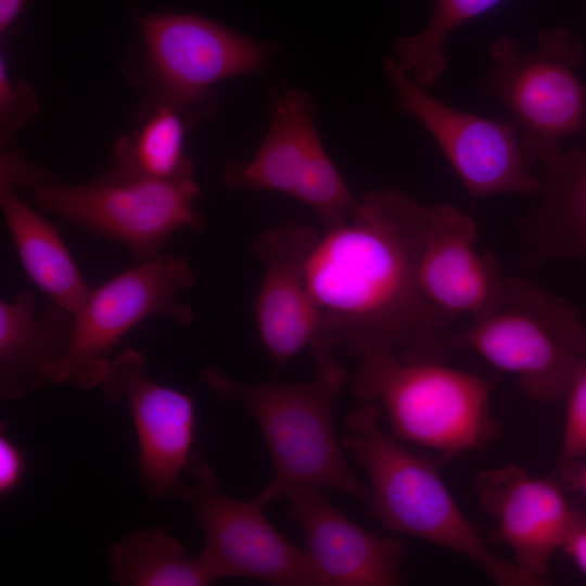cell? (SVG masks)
<instances>
[{
	"label": "cell",
	"instance_id": "cell-7",
	"mask_svg": "<svg viewBox=\"0 0 586 586\" xmlns=\"http://www.w3.org/2000/svg\"><path fill=\"white\" fill-rule=\"evenodd\" d=\"M194 283L188 259L160 255L91 288L74 315L67 352L47 370V382L82 391L102 385L115 347L135 326L152 316L192 324V309L179 294Z\"/></svg>",
	"mask_w": 586,
	"mask_h": 586
},
{
	"label": "cell",
	"instance_id": "cell-24",
	"mask_svg": "<svg viewBox=\"0 0 586 586\" xmlns=\"http://www.w3.org/2000/svg\"><path fill=\"white\" fill-rule=\"evenodd\" d=\"M566 399V416L559 464L586 456V353L573 377Z\"/></svg>",
	"mask_w": 586,
	"mask_h": 586
},
{
	"label": "cell",
	"instance_id": "cell-3",
	"mask_svg": "<svg viewBox=\"0 0 586 586\" xmlns=\"http://www.w3.org/2000/svg\"><path fill=\"white\" fill-rule=\"evenodd\" d=\"M381 412L373 402L352 411L346 418L348 434L342 443L368 474V502L378 522L388 531L466 557L497 585H540L487 547L458 507L435 463L386 434L380 425Z\"/></svg>",
	"mask_w": 586,
	"mask_h": 586
},
{
	"label": "cell",
	"instance_id": "cell-13",
	"mask_svg": "<svg viewBox=\"0 0 586 586\" xmlns=\"http://www.w3.org/2000/svg\"><path fill=\"white\" fill-rule=\"evenodd\" d=\"M142 353L126 348L115 355L104 393L114 402L127 403L139 449V471L149 493L161 498L186 471L194 449L196 411L192 397L149 378Z\"/></svg>",
	"mask_w": 586,
	"mask_h": 586
},
{
	"label": "cell",
	"instance_id": "cell-16",
	"mask_svg": "<svg viewBox=\"0 0 586 586\" xmlns=\"http://www.w3.org/2000/svg\"><path fill=\"white\" fill-rule=\"evenodd\" d=\"M321 234L284 222L263 232L253 252L264 266L254 301L256 327L277 366H285L321 333V319L306 281V264Z\"/></svg>",
	"mask_w": 586,
	"mask_h": 586
},
{
	"label": "cell",
	"instance_id": "cell-12",
	"mask_svg": "<svg viewBox=\"0 0 586 586\" xmlns=\"http://www.w3.org/2000/svg\"><path fill=\"white\" fill-rule=\"evenodd\" d=\"M382 67L399 110L430 132L471 199L542 193L543 181L528 169L509 118L492 119L449 106L428 93L394 58H384Z\"/></svg>",
	"mask_w": 586,
	"mask_h": 586
},
{
	"label": "cell",
	"instance_id": "cell-4",
	"mask_svg": "<svg viewBox=\"0 0 586 586\" xmlns=\"http://www.w3.org/2000/svg\"><path fill=\"white\" fill-rule=\"evenodd\" d=\"M359 360L351 380L353 392L383 409L396 440L448 460L498 436L488 379L443 360H402L387 353Z\"/></svg>",
	"mask_w": 586,
	"mask_h": 586
},
{
	"label": "cell",
	"instance_id": "cell-21",
	"mask_svg": "<svg viewBox=\"0 0 586 586\" xmlns=\"http://www.w3.org/2000/svg\"><path fill=\"white\" fill-rule=\"evenodd\" d=\"M111 576L120 586H205L219 577L201 552L186 558L165 530L130 533L110 550Z\"/></svg>",
	"mask_w": 586,
	"mask_h": 586
},
{
	"label": "cell",
	"instance_id": "cell-1",
	"mask_svg": "<svg viewBox=\"0 0 586 586\" xmlns=\"http://www.w3.org/2000/svg\"><path fill=\"white\" fill-rule=\"evenodd\" d=\"M429 206L403 191H371L344 222L324 229L306 281L335 348L364 357L445 360L453 321L424 298L417 266Z\"/></svg>",
	"mask_w": 586,
	"mask_h": 586
},
{
	"label": "cell",
	"instance_id": "cell-27",
	"mask_svg": "<svg viewBox=\"0 0 586 586\" xmlns=\"http://www.w3.org/2000/svg\"><path fill=\"white\" fill-rule=\"evenodd\" d=\"M25 458L18 446L3 432L0 434V495L10 494L21 482Z\"/></svg>",
	"mask_w": 586,
	"mask_h": 586
},
{
	"label": "cell",
	"instance_id": "cell-18",
	"mask_svg": "<svg viewBox=\"0 0 586 586\" xmlns=\"http://www.w3.org/2000/svg\"><path fill=\"white\" fill-rule=\"evenodd\" d=\"M74 316L58 304L43 310L21 292L0 302V396L25 397L47 382V370L67 352Z\"/></svg>",
	"mask_w": 586,
	"mask_h": 586
},
{
	"label": "cell",
	"instance_id": "cell-10",
	"mask_svg": "<svg viewBox=\"0 0 586 586\" xmlns=\"http://www.w3.org/2000/svg\"><path fill=\"white\" fill-rule=\"evenodd\" d=\"M314 109L309 93L282 84L271 93V125L257 153L229 162L224 180L234 190L283 192L330 229L347 220L358 203L322 145Z\"/></svg>",
	"mask_w": 586,
	"mask_h": 586
},
{
	"label": "cell",
	"instance_id": "cell-26",
	"mask_svg": "<svg viewBox=\"0 0 586 586\" xmlns=\"http://www.w3.org/2000/svg\"><path fill=\"white\" fill-rule=\"evenodd\" d=\"M0 178V182L12 187L14 184H25L29 186L30 189L53 182L50 176L40 167L11 152H4L1 155Z\"/></svg>",
	"mask_w": 586,
	"mask_h": 586
},
{
	"label": "cell",
	"instance_id": "cell-2",
	"mask_svg": "<svg viewBox=\"0 0 586 586\" xmlns=\"http://www.w3.org/2000/svg\"><path fill=\"white\" fill-rule=\"evenodd\" d=\"M315 373L302 383H242L214 365L200 379L220 402L238 403L255 419L273 475L257 498L266 506L300 489L335 488L368 501L369 488L352 472L336 436L334 404L349 373L333 357L334 344H310Z\"/></svg>",
	"mask_w": 586,
	"mask_h": 586
},
{
	"label": "cell",
	"instance_id": "cell-23",
	"mask_svg": "<svg viewBox=\"0 0 586 586\" xmlns=\"http://www.w3.org/2000/svg\"><path fill=\"white\" fill-rule=\"evenodd\" d=\"M500 1L437 0L429 23L421 31L395 40V61L418 85L423 88L432 86L448 65L444 52L447 37Z\"/></svg>",
	"mask_w": 586,
	"mask_h": 586
},
{
	"label": "cell",
	"instance_id": "cell-28",
	"mask_svg": "<svg viewBox=\"0 0 586 586\" xmlns=\"http://www.w3.org/2000/svg\"><path fill=\"white\" fill-rule=\"evenodd\" d=\"M586 575V513L577 510L571 531L561 548Z\"/></svg>",
	"mask_w": 586,
	"mask_h": 586
},
{
	"label": "cell",
	"instance_id": "cell-19",
	"mask_svg": "<svg viewBox=\"0 0 586 586\" xmlns=\"http://www.w3.org/2000/svg\"><path fill=\"white\" fill-rule=\"evenodd\" d=\"M543 201L521 221L523 262L586 259V150L571 149L544 163Z\"/></svg>",
	"mask_w": 586,
	"mask_h": 586
},
{
	"label": "cell",
	"instance_id": "cell-30",
	"mask_svg": "<svg viewBox=\"0 0 586 586\" xmlns=\"http://www.w3.org/2000/svg\"><path fill=\"white\" fill-rule=\"evenodd\" d=\"M25 0H0V34L3 35L15 21Z\"/></svg>",
	"mask_w": 586,
	"mask_h": 586
},
{
	"label": "cell",
	"instance_id": "cell-6",
	"mask_svg": "<svg viewBox=\"0 0 586 586\" xmlns=\"http://www.w3.org/2000/svg\"><path fill=\"white\" fill-rule=\"evenodd\" d=\"M491 68L482 92L508 111L525 161L543 164L558 156L560 141L586 136V90L576 75L584 46L564 28L544 30L530 52L507 36L488 51Z\"/></svg>",
	"mask_w": 586,
	"mask_h": 586
},
{
	"label": "cell",
	"instance_id": "cell-20",
	"mask_svg": "<svg viewBox=\"0 0 586 586\" xmlns=\"http://www.w3.org/2000/svg\"><path fill=\"white\" fill-rule=\"evenodd\" d=\"M0 205L20 260L29 279L52 303L73 316L91 286L86 282L58 228L0 182Z\"/></svg>",
	"mask_w": 586,
	"mask_h": 586
},
{
	"label": "cell",
	"instance_id": "cell-25",
	"mask_svg": "<svg viewBox=\"0 0 586 586\" xmlns=\"http://www.w3.org/2000/svg\"><path fill=\"white\" fill-rule=\"evenodd\" d=\"M35 91L26 84L12 85L3 58L0 61V126L1 140L7 141L38 112Z\"/></svg>",
	"mask_w": 586,
	"mask_h": 586
},
{
	"label": "cell",
	"instance_id": "cell-11",
	"mask_svg": "<svg viewBox=\"0 0 586 586\" xmlns=\"http://www.w3.org/2000/svg\"><path fill=\"white\" fill-rule=\"evenodd\" d=\"M141 25L162 101L188 124L213 114L215 84L262 72L279 49L194 14H152Z\"/></svg>",
	"mask_w": 586,
	"mask_h": 586
},
{
	"label": "cell",
	"instance_id": "cell-9",
	"mask_svg": "<svg viewBox=\"0 0 586 586\" xmlns=\"http://www.w3.org/2000/svg\"><path fill=\"white\" fill-rule=\"evenodd\" d=\"M171 489L196 515L204 534L203 556L217 576H245L279 586H328L306 550L286 539L265 517L257 498L240 500L220 487L214 470L193 450Z\"/></svg>",
	"mask_w": 586,
	"mask_h": 586
},
{
	"label": "cell",
	"instance_id": "cell-5",
	"mask_svg": "<svg viewBox=\"0 0 586 586\" xmlns=\"http://www.w3.org/2000/svg\"><path fill=\"white\" fill-rule=\"evenodd\" d=\"M453 351L480 355L517 378L539 403L565 399L586 353V324L565 298L524 278H507L498 304L449 336Z\"/></svg>",
	"mask_w": 586,
	"mask_h": 586
},
{
	"label": "cell",
	"instance_id": "cell-29",
	"mask_svg": "<svg viewBox=\"0 0 586 586\" xmlns=\"http://www.w3.org/2000/svg\"><path fill=\"white\" fill-rule=\"evenodd\" d=\"M558 471L564 488L586 499V456L558 466Z\"/></svg>",
	"mask_w": 586,
	"mask_h": 586
},
{
	"label": "cell",
	"instance_id": "cell-22",
	"mask_svg": "<svg viewBox=\"0 0 586 586\" xmlns=\"http://www.w3.org/2000/svg\"><path fill=\"white\" fill-rule=\"evenodd\" d=\"M187 124L175 106L162 101L133 136L116 143L111 170L168 181L193 178V165L183 152Z\"/></svg>",
	"mask_w": 586,
	"mask_h": 586
},
{
	"label": "cell",
	"instance_id": "cell-15",
	"mask_svg": "<svg viewBox=\"0 0 586 586\" xmlns=\"http://www.w3.org/2000/svg\"><path fill=\"white\" fill-rule=\"evenodd\" d=\"M477 228L471 216L448 204L429 206L417 275L429 304L447 319L488 314L499 302L507 278L492 253L474 249Z\"/></svg>",
	"mask_w": 586,
	"mask_h": 586
},
{
	"label": "cell",
	"instance_id": "cell-14",
	"mask_svg": "<svg viewBox=\"0 0 586 586\" xmlns=\"http://www.w3.org/2000/svg\"><path fill=\"white\" fill-rule=\"evenodd\" d=\"M474 489L514 564L544 585L550 559L562 548L577 513L560 480L532 476L509 464L480 472Z\"/></svg>",
	"mask_w": 586,
	"mask_h": 586
},
{
	"label": "cell",
	"instance_id": "cell-8",
	"mask_svg": "<svg viewBox=\"0 0 586 586\" xmlns=\"http://www.w3.org/2000/svg\"><path fill=\"white\" fill-rule=\"evenodd\" d=\"M199 190L194 177L168 181L110 170L80 186L40 184L31 196L43 211L122 243L135 264H141L160 256L179 229H203L195 204Z\"/></svg>",
	"mask_w": 586,
	"mask_h": 586
},
{
	"label": "cell",
	"instance_id": "cell-17",
	"mask_svg": "<svg viewBox=\"0 0 586 586\" xmlns=\"http://www.w3.org/2000/svg\"><path fill=\"white\" fill-rule=\"evenodd\" d=\"M290 515L304 535L306 551L328 586H394L405 583L404 546L372 533L335 508L320 489L288 496Z\"/></svg>",
	"mask_w": 586,
	"mask_h": 586
}]
</instances>
